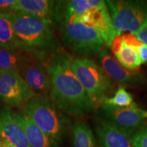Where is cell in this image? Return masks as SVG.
<instances>
[{"mask_svg": "<svg viewBox=\"0 0 147 147\" xmlns=\"http://www.w3.org/2000/svg\"><path fill=\"white\" fill-rule=\"evenodd\" d=\"M72 55L62 48L47 61L51 89L49 98L61 111L82 116L96 110L71 68Z\"/></svg>", "mask_w": 147, "mask_h": 147, "instance_id": "obj_1", "label": "cell"}, {"mask_svg": "<svg viewBox=\"0 0 147 147\" xmlns=\"http://www.w3.org/2000/svg\"><path fill=\"white\" fill-rule=\"evenodd\" d=\"M11 16L18 49L44 61L62 49L53 24L21 12Z\"/></svg>", "mask_w": 147, "mask_h": 147, "instance_id": "obj_2", "label": "cell"}, {"mask_svg": "<svg viewBox=\"0 0 147 147\" xmlns=\"http://www.w3.org/2000/svg\"><path fill=\"white\" fill-rule=\"evenodd\" d=\"M37 126L56 141L61 142L66 133L69 119L48 96H36L19 109Z\"/></svg>", "mask_w": 147, "mask_h": 147, "instance_id": "obj_3", "label": "cell"}, {"mask_svg": "<svg viewBox=\"0 0 147 147\" xmlns=\"http://www.w3.org/2000/svg\"><path fill=\"white\" fill-rule=\"evenodd\" d=\"M71 68L96 109L104 105L114 89L113 82L104 69L87 57L74 58Z\"/></svg>", "mask_w": 147, "mask_h": 147, "instance_id": "obj_4", "label": "cell"}, {"mask_svg": "<svg viewBox=\"0 0 147 147\" xmlns=\"http://www.w3.org/2000/svg\"><path fill=\"white\" fill-rule=\"evenodd\" d=\"M119 35L136 34L147 27V0H109L106 1Z\"/></svg>", "mask_w": 147, "mask_h": 147, "instance_id": "obj_5", "label": "cell"}, {"mask_svg": "<svg viewBox=\"0 0 147 147\" xmlns=\"http://www.w3.org/2000/svg\"><path fill=\"white\" fill-rule=\"evenodd\" d=\"M59 25L63 44L69 47L74 55L87 58L104 50L106 46L104 40L92 27L74 22Z\"/></svg>", "mask_w": 147, "mask_h": 147, "instance_id": "obj_6", "label": "cell"}, {"mask_svg": "<svg viewBox=\"0 0 147 147\" xmlns=\"http://www.w3.org/2000/svg\"><path fill=\"white\" fill-rule=\"evenodd\" d=\"M96 115L130 135L144 129L147 121V111L137 105L129 107L103 105L96 109Z\"/></svg>", "mask_w": 147, "mask_h": 147, "instance_id": "obj_7", "label": "cell"}, {"mask_svg": "<svg viewBox=\"0 0 147 147\" xmlns=\"http://www.w3.org/2000/svg\"><path fill=\"white\" fill-rule=\"evenodd\" d=\"M36 96L18 71H0V101L7 106L19 110Z\"/></svg>", "mask_w": 147, "mask_h": 147, "instance_id": "obj_8", "label": "cell"}, {"mask_svg": "<svg viewBox=\"0 0 147 147\" xmlns=\"http://www.w3.org/2000/svg\"><path fill=\"white\" fill-rule=\"evenodd\" d=\"M18 73L38 96H49L51 89L47 61L31 57L18 69Z\"/></svg>", "mask_w": 147, "mask_h": 147, "instance_id": "obj_9", "label": "cell"}, {"mask_svg": "<svg viewBox=\"0 0 147 147\" xmlns=\"http://www.w3.org/2000/svg\"><path fill=\"white\" fill-rule=\"evenodd\" d=\"M67 22L80 23L93 28L102 37L106 47L109 48L115 37L119 36L113 24L107 5L89 11L82 15L74 16Z\"/></svg>", "mask_w": 147, "mask_h": 147, "instance_id": "obj_10", "label": "cell"}, {"mask_svg": "<svg viewBox=\"0 0 147 147\" xmlns=\"http://www.w3.org/2000/svg\"><path fill=\"white\" fill-rule=\"evenodd\" d=\"M101 67L106 74L115 81L122 84L137 85L146 82L145 74L142 71H130L121 66L110 54L107 49H104L99 54Z\"/></svg>", "mask_w": 147, "mask_h": 147, "instance_id": "obj_11", "label": "cell"}, {"mask_svg": "<svg viewBox=\"0 0 147 147\" xmlns=\"http://www.w3.org/2000/svg\"><path fill=\"white\" fill-rule=\"evenodd\" d=\"M10 106H0V140L14 147H30L23 130L14 118Z\"/></svg>", "mask_w": 147, "mask_h": 147, "instance_id": "obj_12", "label": "cell"}, {"mask_svg": "<svg viewBox=\"0 0 147 147\" xmlns=\"http://www.w3.org/2000/svg\"><path fill=\"white\" fill-rule=\"evenodd\" d=\"M95 129L100 147H134L131 135L97 117Z\"/></svg>", "mask_w": 147, "mask_h": 147, "instance_id": "obj_13", "label": "cell"}, {"mask_svg": "<svg viewBox=\"0 0 147 147\" xmlns=\"http://www.w3.org/2000/svg\"><path fill=\"white\" fill-rule=\"evenodd\" d=\"M57 1L52 0H16L14 12L34 16L55 25Z\"/></svg>", "mask_w": 147, "mask_h": 147, "instance_id": "obj_14", "label": "cell"}, {"mask_svg": "<svg viewBox=\"0 0 147 147\" xmlns=\"http://www.w3.org/2000/svg\"><path fill=\"white\" fill-rule=\"evenodd\" d=\"M14 117L25 133L30 147H57V142L45 134L28 116L14 110Z\"/></svg>", "mask_w": 147, "mask_h": 147, "instance_id": "obj_15", "label": "cell"}, {"mask_svg": "<svg viewBox=\"0 0 147 147\" xmlns=\"http://www.w3.org/2000/svg\"><path fill=\"white\" fill-rule=\"evenodd\" d=\"M31 57L32 56L20 49L0 47V71H18L20 67Z\"/></svg>", "mask_w": 147, "mask_h": 147, "instance_id": "obj_16", "label": "cell"}, {"mask_svg": "<svg viewBox=\"0 0 147 147\" xmlns=\"http://www.w3.org/2000/svg\"><path fill=\"white\" fill-rule=\"evenodd\" d=\"M71 141L73 147H99L91 128L82 121L71 127Z\"/></svg>", "mask_w": 147, "mask_h": 147, "instance_id": "obj_17", "label": "cell"}, {"mask_svg": "<svg viewBox=\"0 0 147 147\" xmlns=\"http://www.w3.org/2000/svg\"><path fill=\"white\" fill-rule=\"evenodd\" d=\"M11 13H0V47L18 49Z\"/></svg>", "mask_w": 147, "mask_h": 147, "instance_id": "obj_18", "label": "cell"}, {"mask_svg": "<svg viewBox=\"0 0 147 147\" xmlns=\"http://www.w3.org/2000/svg\"><path fill=\"white\" fill-rule=\"evenodd\" d=\"M115 56L119 64L128 70H138L142 64L136 49L127 47L124 43L121 50Z\"/></svg>", "mask_w": 147, "mask_h": 147, "instance_id": "obj_19", "label": "cell"}, {"mask_svg": "<svg viewBox=\"0 0 147 147\" xmlns=\"http://www.w3.org/2000/svg\"><path fill=\"white\" fill-rule=\"evenodd\" d=\"M104 105L115 107H129L136 105L134 102V98L131 93L123 86H120L112 97H109L105 101Z\"/></svg>", "mask_w": 147, "mask_h": 147, "instance_id": "obj_20", "label": "cell"}, {"mask_svg": "<svg viewBox=\"0 0 147 147\" xmlns=\"http://www.w3.org/2000/svg\"><path fill=\"white\" fill-rule=\"evenodd\" d=\"M134 147H147V128L140 130L133 136Z\"/></svg>", "mask_w": 147, "mask_h": 147, "instance_id": "obj_21", "label": "cell"}, {"mask_svg": "<svg viewBox=\"0 0 147 147\" xmlns=\"http://www.w3.org/2000/svg\"><path fill=\"white\" fill-rule=\"evenodd\" d=\"M121 36H122V40L123 41V43L126 46H127V47H132L137 49L143 45L142 42L140 41L135 35L132 34L131 33L123 34Z\"/></svg>", "mask_w": 147, "mask_h": 147, "instance_id": "obj_22", "label": "cell"}, {"mask_svg": "<svg viewBox=\"0 0 147 147\" xmlns=\"http://www.w3.org/2000/svg\"><path fill=\"white\" fill-rule=\"evenodd\" d=\"M16 0H0V13L14 12Z\"/></svg>", "mask_w": 147, "mask_h": 147, "instance_id": "obj_23", "label": "cell"}, {"mask_svg": "<svg viewBox=\"0 0 147 147\" xmlns=\"http://www.w3.org/2000/svg\"><path fill=\"white\" fill-rule=\"evenodd\" d=\"M123 43V42L122 36H121V35L115 37V39L113 40V42H112L111 47H110V49H111V51L114 55H115L121 50V47H122Z\"/></svg>", "mask_w": 147, "mask_h": 147, "instance_id": "obj_24", "label": "cell"}, {"mask_svg": "<svg viewBox=\"0 0 147 147\" xmlns=\"http://www.w3.org/2000/svg\"><path fill=\"white\" fill-rule=\"evenodd\" d=\"M136 50L138 53L141 63H147V45L143 44L141 47H140Z\"/></svg>", "mask_w": 147, "mask_h": 147, "instance_id": "obj_25", "label": "cell"}, {"mask_svg": "<svg viewBox=\"0 0 147 147\" xmlns=\"http://www.w3.org/2000/svg\"><path fill=\"white\" fill-rule=\"evenodd\" d=\"M134 35L137 37L140 41L147 45V27Z\"/></svg>", "mask_w": 147, "mask_h": 147, "instance_id": "obj_26", "label": "cell"}, {"mask_svg": "<svg viewBox=\"0 0 147 147\" xmlns=\"http://www.w3.org/2000/svg\"><path fill=\"white\" fill-rule=\"evenodd\" d=\"M0 147H14L13 146L9 144V143L6 142L4 140H0Z\"/></svg>", "mask_w": 147, "mask_h": 147, "instance_id": "obj_27", "label": "cell"}]
</instances>
